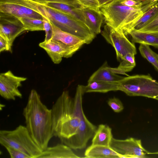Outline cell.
Instances as JSON below:
<instances>
[{"label": "cell", "instance_id": "obj_1", "mask_svg": "<svg viewBox=\"0 0 158 158\" xmlns=\"http://www.w3.org/2000/svg\"><path fill=\"white\" fill-rule=\"evenodd\" d=\"M23 114L33 140L42 150H45L53 136L52 110L44 104L34 89L30 92Z\"/></svg>", "mask_w": 158, "mask_h": 158}, {"label": "cell", "instance_id": "obj_2", "mask_svg": "<svg viewBox=\"0 0 158 158\" xmlns=\"http://www.w3.org/2000/svg\"><path fill=\"white\" fill-rule=\"evenodd\" d=\"M52 110L53 136L61 141L74 135L78 129L80 117L74 98L68 91L63 92Z\"/></svg>", "mask_w": 158, "mask_h": 158}, {"label": "cell", "instance_id": "obj_3", "mask_svg": "<svg viewBox=\"0 0 158 158\" xmlns=\"http://www.w3.org/2000/svg\"><path fill=\"white\" fill-rule=\"evenodd\" d=\"M8 3L18 4L30 8L48 19L61 30L86 40L91 32L81 21L56 9L32 0H6Z\"/></svg>", "mask_w": 158, "mask_h": 158}, {"label": "cell", "instance_id": "obj_4", "mask_svg": "<svg viewBox=\"0 0 158 158\" xmlns=\"http://www.w3.org/2000/svg\"><path fill=\"white\" fill-rule=\"evenodd\" d=\"M106 24L123 31L127 35L133 30L143 15L141 9H137L122 4L121 0H114L100 7Z\"/></svg>", "mask_w": 158, "mask_h": 158}, {"label": "cell", "instance_id": "obj_5", "mask_svg": "<svg viewBox=\"0 0 158 158\" xmlns=\"http://www.w3.org/2000/svg\"><path fill=\"white\" fill-rule=\"evenodd\" d=\"M84 94L82 85H78L74 98L80 117L78 129L76 133L72 137L61 140L62 143L74 150L84 148L97 129V127L88 120L83 111L82 103Z\"/></svg>", "mask_w": 158, "mask_h": 158}, {"label": "cell", "instance_id": "obj_6", "mask_svg": "<svg viewBox=\"0 0 158 158\" xmlns=\"http://www.w3.org/2000/svg\"><path fill=\"white\" fill-rule=\"evenodd\" d=\"M0 143L4 147L16 149L31 158H37L43 151L34 142L26 127L22 125L13 130H1Z\"/></svg>", "mask_w": 158, "mask_h": 158}, {"label": "cell", "instance_id": "obj_7", "mask_svg": "<svg viewBox=\"0 0 158 158\" xmlns=\"http://www.w3.org/2000/svg\"><path fill=\"white\" fill-rule=\"evenodd\" d=\"M118 83V90L129 96L145 97L158 100V82L149 75L124 77Z\"/></svg>", "mask_w": 158, "mask_h": 158}, {"label": "cell", "instance_id": "obj_8", "mask_svg": "<svg viewBox=\"0 0 158 158\" xmlns=\"http://www.w3.org/2000/svg\"><path fill=\"white\" fill-rule=\"evenodd\" d=\"M101 34L106 41L114 48L118 61L121 62L128 53L136 54L134 43L131 42L122 31L106 24Z\"/></svg>", "mask_w": 158, "mask_h": 158}, {"label": "cell", "instance_id": "obj_9", "mask_svg": "<svg viewBox=\"0 0 158 158\" xmlns=\"http://www.w3.org/2000/svg\"><path fill=\"white\" fill-rule=\"evenodd\" d=\"M110 147L121 158H145L148 152L143 146L140 139L130 137L125 139H112Z\"/></svg>", "mask_w": 158, "mask_h": 158}, {"label": "cell", "instance_id": "obj_10", "mask_svg": "<svg viewBox=\"0 0 158 158\" xmlns=\"http://www.w3.org/2000/svg\"><path fill=\"white\" fill-rule=\"evenodd\" d=\"M26 31L19 18L12 15L0 12V36L6 41L11 50L16 38Z\"/></svg>", "mask_w": 158, "mask_h": 158}, {"label": "cell", "instance_id": "obj_11", "mask_svg": "<svg viewBox=\"0 0 158 158\" xmlns=\"http://www.w3.org/2000/svg\"><path fill=\"white\" fill-rule=\"evenodd\" d=\"M26 77L15 75L10 70L0 74V94L7 100H14L16 97L21 98L22 94L18 88Z\"/></svg>", "mask_w": 158, "mask_h": 158}, {"label": "cell", "instance_id": "obj_12", "mask_svg": "<svg viewBox=\"0 0 158 158\" xmlns=\"http://www.w3.org/2000/svg\"><path fill=\"white\" fill-rule=\"evenodd\" d=\"M50 22L53 31L51 39L62 44L72 55L85 44L81 39L61 30L52 23Z\"/></svg>", "mask_w": 158, "mask_h": 158}, {"label": "cell", "instance_id": "obj_13", "mask_svg": "<svg viewBox=\"0 0 158 158\" xmlns=\"http://www.w3.org/2000/svg\"><path fill=\"white\" fill-rule=\"evenodd\" d=\"M39 46L46 51L55 64L60 63L63 57L68 58L73 56L62 44L52 39L40 43Z\"/></svg>", "mask_w": 158, "mask_h": 158}, {"label": "cell", "instance_id": "obj_14", "mask_svg": "<svg viewBox=\"0 0 158 158\" xmlns=\"http://www.w3.org/2000/svg\"><path fill=\"white\" fill-rule=\"evenodd\" d=\"M0 12L11 14L19 18L43 20V16L40 14L28 7L16 4L0 3Z\"/></svg>", "mask_w": 158, "mask_h": 158}, {"label": "cell", "instance_id": "obj_15", "mask_svg": "<svg viewBox=\"0 0 158 158\" xmlns=\"http://www.w3.org/2000/svg\"><path fill=\"white\" fill-rule=\"evenodd\" d=\"M80 158L68 146L63 143H58L51 147H48L43 150L37 158Z\"/></svg>", "mask_w": 158, "mask_h": 158}, {"label": "cell", "instance_id": "obj_16", "mask_svg": "<svg viewBox=\"0 0 158 158\" xmlns=\"http://www.w3.org/2000/svg\"><path fill=\"white\" fill-rule=\"evenodd\" d=\"M81 10L84 16L85 24L96 35L100 33L103 19L100 11L84 7Z\"/></svg>", "mask_w": 158, "mask_h": 158}, {"label": "cell", "instance_id": "obj_17", "mask_svg": "<svg viewBox=\"0 0 158 158\" xmlns=\"http://www.w3.org/2000/svg\"><path fill=\"white\" fill-rule=\"evenodd\" d=\"M85 157L120 158V155L110 147L91 145L85 150Z\"/></svg>", "mask_w": 158, "mask_h": 158}, {"label": "cell", "instance_id": "obj_18", "mask_svg": "<svg viewBox=\"0 0 158 158\" xmlns=\"http://www.w3.org/2000/svg\"><path fill=\"white\" fill-rule=\"evenodd\" d=\"M132 43L151 45L158 48V32H144L133 29L129 33Z\"/></svg>", "mask_w": 158, "mask_h": 158}, {"label": "cell", "instance_id": "obj_19", "mask_svg": "<svg viewBox=\"0 0 158 158\" xmlns=\"http://www.w3.org/2000/svg\"><path fill=\"white\" fill-rule=\"evenodd\" d=\"M108 67L106 62L104 63L90 77L88 83L94 81L118 82L124 77L113 73Z\"/></svg>", "mask_w": 158, "mask_h": 158}, {"label": "cell", "instance_id": "obj_20", "mask_svg": "<svg viewBox=\"0 0 158 158\" xmlns=\"http://www.w3.org/2000/svg\"><path fill=\"white\" fill-rule=\"evenodd\" d=\"M112 138L111 128L107 125L100 124L94 135L91 145L110 147Z\"/></svg>", "mask_w": 158, "mask_h": 158}, {"label": "cell", "instance_id": "obj_21", "mask_svg": "<svg viewBox=\"0 0 158 158\" xmlns=\"http://www.w3.org/2000/svg\"><path fill=\"white\" fill-rule=\"evenodd\" d=\"M84 93L89 92L105 93L112 91L118 90V83L103 81H94L86 85H82Z\"/></svg>", "mask_w": 158, "mask_h": 158}, {"label": "cell", "instance_id": "obj_22", "mask_svg": "<svg viewBox=\"0 0 158 158\" xmlns=\"http://www.w3.org/2000/svg\"><path fill=\"white\" fill-rule=\"evenodd\" d=\"M44 4L56 9L81 21L85 24V17L81 9L77 8L68 5L59 3L49 2Z\"/></svg>", "mask_w": 158, "mask_h": 158}, {"label": "cell", "instance_id": "obj_23", "mask_svg": "<svg viewBox=\"0 0 158 158\" xmlns=\"http://www.w3.org/2000/svg\"><path fill=\"white\" fill-rule=\"evenodd\" d=\"M139 50L142 56L151 63L158 71V54L154 52L149 45L140 44Z\"/></svg>", "mask_w": 158, "mask_h": 158}, {"label": "cell", "instance_id": "obj_24", "mask_svg": "<svg viewBox=\"0 0 158 158\" xmlns=\"http://www.w3.org/2000/svg\"><path fill=\"white\" fill-rule=\"evenodd\" d=\"M26 30L44 31L43 20L31 18H20Z\"/></svg>", "mask_w": 158, "mask_h": 158}, {"label": "cell", "instance_id": "obj_25", "mask_svg": "<svg viewBox=\"0 0 158 158\" xmlns=\"http://www.w3.org/2000/svg\"><path fill=\"white\" fill-rule=\"evenodd\" d=\"M158 10V2L144 12L135 24L133 29H140L155 14Z\"/></svg>", "mask_w": 158, "mask_h": 158}, {"label": "cell", "instance_id": "obj_26", "mask_svg": "<svg viewBox=\"0 0 158 158\" xmlns=\"http://www.w3.org/2000/svg\"><path fill=\"white\" fill-rule=\"evenodd\" d=\"M135 55L129 53L121 61L118 68L125 73L131 71L136 65Z\"/></svg>", "mask_w": 158, "mask_h": 158}, {"label": "cell", "instance_id": "obj_27", "mask_svg": "<svg viewBox=\"0 0 158 158\" xmlns=\"http://www.w3.org/2000/svg\"><path fill=\"white\" fill-rule=\"evenodd\" d=\"M138 31L158 32V10L153 17Z\"/></svg>", "mask_w": 158, "mask_h": 158}, {"label": "cell", "instance_id": "obj_28", "mask_svg": "<svg viewBox=\"0 0 158 158\" xmlns=\"http://www.w3.org/2000/svg\"><path fill=\"white\" fill-rule=\"evenodd\" d=\"M40 3L44 4L49 2L59 3L68 5L79 9L83 7L77 0H32Z\"/></svg>", "mask_w": 158, "mask_h": 158}, {"label": "cell", "instance_id": "obj_29", "mask_svg": "<svg viewBox=\"0 0 158 158\" xmlns=\"http://www.w3.org/2000/svg\"><path fill=\"white\" fill-rule=\"evenodd\" d=\"M107 102L110 107L115 112L119 113L124 109L122 102L119 99L115 97L109 98Z\"/></svg>", "mask_w": 158, "mask_h": 158}, {"label": "cell", "instance_id": "obj_30", "mask_svg": "<svg viewBox=\"0 0 158 158\" xmlns=\"http://www.w3.org/2000/svg\"><path fill=\"white\" fill-rule=\"evenodd\" d=\"M44 31L45 32L44 41H48L51 40L52 35V29L49 20L46 18L42 16Z\"/></svg>", "mask_w": 158, "mask_h": 158}, {"label": "cell", "instance_id": "obj_31", "mask_svg": "<svg viewBox=\"0 0 158 158\" xmlns=\"http://www.w3.org/2000/svg\"><path fill=\"white\" fill-rule=\"evenodd\" d=\"M9 154L11 158H31L23 152L10 146L5 147Z\"/></svg>", "mask_w": 158, "mask_h": 158}, {"label": "cell", "instance_id": "obj_32", "mask_svg": "<svg viewBox=\"0 0 158 158\" xmlns=\"http://www.w3.org/2000/svg\"><path fill=\"white\" fill-rule=\"evenodd\" d=\"M84 7L100 11V6L98 0H77Z\"/></svg>", "mask_w": 158, "mask_h": 158}, {"label": "cell", "instance_id": "obj_33", "mask_svg": "<svg viewBox=\"0 0 158 158\" xmlns=\"http://www.w3.org/2000/svg\"><path fill=\"white\" fill-rule=\"evenodd\" d=\"M141 2L142 4L141 10L144 13L158 2V0H133Z\"/></svg>", "mask_w": 158, "mask_h": 158}, {"label": "cell", "instance_id": "obj_34", "mask_svg": "<svg viewBox=\"0 0 158 158\" xmlns=\"http://www.w3.org/2000/svg\"><path fill=\"white\" fill-rule=\"evenodd\" d=\"M121 3L125 6L137 9H141L142 3L133 0H121Z\"/></svg>", "mask_w": 158, "mask_h": 158}, {"label": "cell", "instance_id": "obj_35", "mask_svg": "<svg viewBox=\"0 0 158 158\" xmlns=\"http://www.w3.org/2000/svg\"><path fill=\"white\" fill-rule=\"evenodd\" d=\"M4 51H10V49L6 40L0 36V52Z\"/></svg>", "mask_w": 158, "mask_h": 158}, {"label": "cell", "instance_id": "obj_36", "mask_svg": "<svg viewBox=\"0 0 158 158\" xmlns=\"http://www.w3.org/2000/svg\"><path fill=\"white\" fill-rule=\"evenodd\" d=\"M108 69L114 73L124 75L127 76H129L126 73L124 72L118 67L114 68L108 67Z\"/></svg>", "mask_w": 158, "mask_h": 158}, {"label": "cell", "instance_id": "obj_37", "mask_svg": "<svg viewBox=\"0 0 158 158\" xmlns=\"http://www.w3.org/2000/svg\"><path fill=\"white\" fill-rule=\"evenodd\" d=\"M99 5L100 6H104L111 2L114 0H98Z\"/></svg>", "mask_w": 158, "mask_h": 158}, {"label": "cell", "instance_id": "obj_38", "mask_svg": "<svg viewBox=\"0 0 158 158\" xmlns=\"http://www.w3.org/2000/svg\"><path fill=\"white\" fill-rule=\"evenodd\" d=\"M158 154V152H149L148 153V154Z\"/></svg>", "mask_w": 158, "mask_h": 158}]
</instances>
